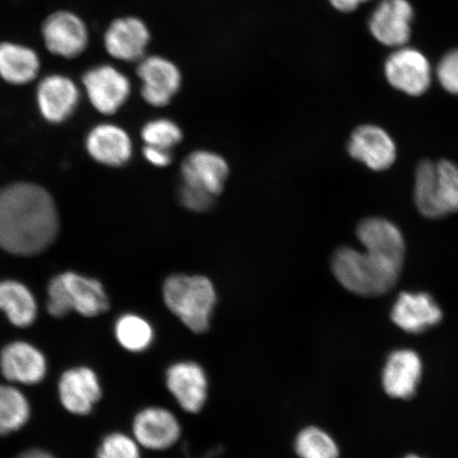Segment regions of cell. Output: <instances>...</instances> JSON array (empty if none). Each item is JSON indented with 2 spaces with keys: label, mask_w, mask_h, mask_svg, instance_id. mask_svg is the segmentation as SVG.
Returning <instances> with one entry per match:
<instances>
[{
  "label": "cell",
  "mask_w": 458,
  "mask_h": 458,
  "mask_svg": "<svg viewBox=\"0 0 458 458\" xmlns=\"http://www.w3.org/2000/svg\"><path fill=\"white\" fill-rule=\"evenodd\" d=\"M54 198L32 182H14L0 191V249L15 256L47 250L59 233Z\"/></svg>",
  "instance_id": "6da1fadb"
},
{
  "label": "cell",
  "mask_w": 458,
  "mask_h": 458,
  "mask_svg": "<svg viewBox=\"0 0 458 458\" xmlns=\"http://www.w3.org/2000/svg\"><path fill=\"white\" fill-rule=\"evenodd\" d=\"M404 261L366 249L359 250L343 246L331 258V271L343 286L352 293L364 297L386 295L399 282Z\"/></svg>",
  "instance_id": "7a4b0ae2"
},
{
  "label": "cell",
  "mask_w": 458,
  "mask_h": 458,
  "mask_svg": "<svg viewBox=\"0 0 458 458\" xmlns=\"http://www.w3.org/2000/svg\"><path fill=\"white\" fill-rule=\"evenodd\" d=\"M165 305L194 334L209 329L216 303L213 283L208 277L172 275L163 285Z\"/></svg>",
  "instance_id": "3957f363"
},
{
  "label": "cell",
  "mask_w": 458,
  "mask_h": 458,
  "mask_svg": "<svg viewBox=\"0 0 458 458\" xmlns=\"http://www.w3.org/2000/svg\"><path fill=\"white\" fill-rule=\"evenodd\" d=\"M414 200L427 219L458 213V165L449 159H423L415 170Z\"/></svg>",
  "instance_id": "277c9868"
},
{
  "label": "cell",
  "mask_w": 458,
  "mask_h": 458,
  "mask_svg": "<svg viewBox=\"0 0 458 458\" xmlns=\"http://www.w3.org/2000/svg\"><path fill=\"white\" fill-rule=\"evenodd\" d=\"M47 311L61 318L74 311L84 318H96L110 309L105 286L95 278L74 272L57 275L47 288Z\"/></svg>",
  "instance_id": "5b68a950"
},
{
  "label": "cell",
  "mask_w": 458,
  "mask_h": 458,
  "mask_svg": "<svg viewBox=\"0 0 458 458\" xmlns=\"http://www.w3.org/2000/svg\"><path fill=\"white\" fill-rule=\"evenodd\" d=\"M39 34L45 50L65 61L79 59L88 53L90 45L88 21L71 9H57L46 15Z\"/></svg>",
  "instance_id": "8992f818"
},
{
  "label": "cell",
  "mask_w": 458,
  "mask_h": 458,
  "mask_svg": "<svg viewBox=\"0 0 458 458\" xmlns=\"http://www.w3.org/2000/svg\"><path fill=\"white\" fill-rule=\"evenodd\" d=\"M86 100L102 116H114L131 95L130 78L111 63L90 66L80 79Z\"/></svg>",
  "instance_id": "52a82bcc"
},
{
  "label": "cell",
  "mask_w": 458,
  "mask_h": 458,
  "mask_svg": "<svg viewBox=\"0 0 458 458\" xmlns=\"http://www.w3.org/2000/svg\"><path fill=\"white\" fill-rule=\"evenodd\" d=\"M82 97L80 82L64 72L42 74L34 89L39 116L54 125L67 123L78 111Z\"/></svg>",
  "instance_id": "ba28073f"
},
{
  "label": "cell",
  "mask_w": 458,
  "mask_h": 458,
  "mask_svg": "<svg viewBox=\"0 0 458 458\" xmlns=\"http://www.w3.org/2000/svg\"><path fill=\"white\" fill-rule=\"evenodd\" d=\"M385 76L393 89L404 95H425L432 85L434 71L428 56L408 45L394 49L385 62Z\"/></svg>",
  "instance_id": "9c48e42d"
},
{
  "label": "cell",
  "mask_w": 458,
  "mask_h": 458,
  "mask_svg": "<svg viewBox=\"0 0 458 458\" xmlns=\"http://www.w3.org/2000/svg\"><path fill=\"white\" fill-rule=\"evenodd\" d=\"M151 31L139 16L116 17L106 28L102 44L111 59L137 64L147 55Z\"/></svg>",
  "instance_id": "30bf717a"
},
{
  "label": "cell",
  "mask_w": 458,
  "mask_h": 458,
  "mask_svg": "<svg viewBox=\"0 0 458 458\" xmlns=\"http://www.w3.org/2000/svg\"><path fill=\"white\" fill-rule=\"evenodd\" d=\"M136 65L142 100L153 107L170 105L181 89L180 68L162 55H146Z\"/></svg>",
  "instance_id": "8fae6325"
},
{
  "label": "cell",
  "mask_w": 458,
  "mask_h": 458,
  "mask_svg": "<svg viewBox=\"0 0 458 458\" xmlns=\"http://www.w3.org/2000/svg\"><path fill=\"white\" fill-rule=\"evenodd\" d=\"M414 17L410 0H381L369 16V32L386 47H403L410 42Z\"/></svg>",
  "instance_id": "7c38bea8"
},
{
  "label": "cell",
  "mask_w": 458,
  "mask_h": 458,
  "mask_svg": "<svg viewBox=\"0 0 458 458\" xmlns=\"http://www.w3.org/2000/svg\"><path fill=\"white\" fill-rule=\"evenodd\" d=\"M165 383L171 396L186 413L198 414L208 403V374L193 360H180L170 365L165 371Z\"/></svg>",
  "instance_id": "4fadbf2b"
},
{
  "label": "cell",
  "mask_w": 458,
  "mask_h": 458,
  "mask_svg": "<svg viewBox=\"0 0 458 458\" xmlns=\"http://www.w3.org/2000/svg\"><path fill=\"white\" fill-rule=\"evenodd\" d=\"M182 426L174 411L164 406H148L137 413L131 437L143 449L165 451L179 442Z\"/></svg>",
  "instance_id": "5bb4252c"
},
{
  "label": "cell",
  "mask_w": 458,
  "mask_h": 458,
  "mask_svg": "<svg viewBox=\"0 0 458 458\" xmlns=\"http://www.w3.org/2000/svg\"><path fill=\"white\" fill-rule=\"evenodd\" d=\"M349 156L372 171H386L397 159V146L379 125L362 124L353 130L347 143Z\"/></svg>",
  "instance_id": "9a60e30c"
},
{
  "label": "cell",
  "mask_w": 458,
  "mask_h": 458,
  "mask_svg": "<svg viewBox=\"0 0 458 458\" xmlns=\"http://www.w3.org/2000/svg\"><path fill=\"white\" fill-rule=\"evenodd\" d=\"M444 313L427 292H403L391 311L393 323L408 334L420 335L442 322Z\"/></svg>",
  "instance_id": "2e32d148"
},
{
  "label": "cell",
  "mask_w": 458,
  "mask_h": 458,
  "mask_svg": "<svg viewBox=\"0 0 458 458\" xmlns=\"http://www.w3.org/2000/svg\"><path fill=\"white\" fill-rule=\"evenodd\" d=\"M41 55L32 46L3 39L0 41V80L13 88H25L42 77Z\"/></svg>",
  "instance_id": "e0dca14e"
},
{
  "label": "cell",
  "mask_w": 458,
  "mask_h": 458,
  "mask_svg": "<svg viewBox=\"0 0 458 458\" xmlns=\"http://www.w3.org/2000/svg\"><path fill=\"white\" fill-rule=\"evenodd\" d=\"M85 148L95 162L123 167L133 156V141L127 130L112 123L94 125L85 137Z\"/></svg>",
  "instance_id": "ac0fdd59"
},
{
  "label": "cell",
  "mask_w": 458,
  "mask_h": 458,
  "mask_svg": "<svg viewBox=\"0 0 458 458\" xmlns=\"http://www.w3.org/2000/svg\"><path fill=\"white\" fill-rule=\"evenodd\" d=\"M0 370L5 380L34 386L44 380L47 362L43 352L30 343L15 341L0 352Z\"/></svg>",
  "instance_id": "d6986e66"
},
{
  "label": "cell",
  "mask_w": 458,
  "mask_h": 458,
  "mask_svg": "<svg viewBox=\"0 0 458 458\" xmlns=\"http://www.w3.org/2000/svg\"><path fill=\"white\" fill-rule=\"evenodd\" d=\"M101 394L98 377L89 368L68 369L59 381L61 403L73 415H89L101 399Z\"/></svg>",
  "instance_id": "ffe728a7"
},
{
  "label": "cell",
  "mask_w": 458,
  "mask_h": 458,
  "mask_svg": "<svg viewBox=\"0 0 458 458\" xmlns=\"http://www.w3.org/2000/svg\"><path fill=\"white\" fill-rule=\"evenodd\" d=\"M184 184L219 196L229 174L226 160L210 151H194L182 164Z\"/></svg>",
  "instance_id": "44dd1931"
},
{
  "label": "cell",
  "mask_w": 458,
  "mask_h": 458,
  "mask_svg": "<svg viewBox=\"0 0 458 458\" xmlns=\"http://www.w3.org/2000/svg\"><path fill=\"white\" fill-rule=\"evenodd\" d=\"M422 374L420 356L410 349L394 352L383 370L382 383L389 397L409 400L415 396Z\"/></svg>",
  "instance_id": "7402d4cb"
},
{
  "label": "cell",
  "mask_w": 458,
  "mask_h": 458,
  "mask_svg": "<svg viewBox=\"0 0 458 458\" xmlns=\"http://www.w3.org/2000/svg\"><path fill=\"white\" fill-rule=\"evenodd\" d=\"M356 233L363 248L379 250L399 260H405L403 233L391 220L382 216L365 217L359 223Z\"/></svg>",
  "instance_id": "603a6c76"
},
{
  "label": "cell",
  "mask_w": 458,
  "mask_h": 458,
  "mask_svg": "<svg viewBox=\"0 0 458 458\" xmlns=\"http://www.w3.org/2000/svg\"><path fill=\"white\" fill-rule=\"evenodd\" d=\"M0 311L19 328H27L38 318V302L28 286L17 280L0 282Z\"/></svg>",
  "instance_id": "cb8c5ba5"
},
{
  "label": "cell",
  "mask_w": 458,
  "mask_h": 458,
  "mask_svg": "<svg viewBox=\"0 0 458 458\" xmlns=\"http://www.w3.org/2000/svg\"><path fill=\"white\" fill-rule=\"evenodd\" d=\"M114 336L125 351L140 353L151 347L156 334L146 318L140 315L127 313L122 315L114 324Z\"/></svg>",
  "instance_id": "d4e9b609"
},
{
  "label": "cell",
  "mask_w": 458,
  "mask_h": 458,
  "mask_svg": "<svg viewBox=\"0 0 458 458\" xmlns=\"http://www.w3.org/2000/svg\"><path fill=\"white\" fill-rule=\"evenodd\" d=\"M30 418V404L20 389L0 385V437L19 431Z\"/></svg>",
  "instance_id": "484cf974"
},
{
  "label": "cell",
  "mask_w": 458,
  "mask_h": 458,
  "mask_svg": "<svg viewBox=\"0 0 458 458\" xmlns=\"http://www.w3.org/2000/svg\"><path fill=\"white\" fill-rule=\"evenodd\" d=\"M294 449L300 458H340V449L331 435L318 427L303 428L295 438Z\"/></svg>",
  "instance_id": "4316f807"
},
{
  "label": "cell",
  "mask_w": 458,
  "mask_h": 458,
  "mask_svg": "<svg viewBox=\"0 0 458 458\" xmlns=\"http://www.w3.org/2000/svg\"><path fill=\"white\" fill-rule=\"evenodd\" d=\"M140 136L146 146L171 150L182 141V131L171 119L157 118L143 125Z\"/></svg>",
  "instance_id": "83f0119b"
},
{
  "label": "cell",
  "mask_w": 458,
  "mask_h": 458,
  "mask_svg": "<svg viewBox=\"0 0 458 458\" xmlns=\"http://www.w3.org/2000/svg\"><path fill=\"white\" fill-rule=\"evenodd\" d=\"M140 449L133 437L114 432L102 440L97 458H140Z\"/></svg>",
  "instance_id": "f1b7e54d"
},
{
  "label": "cell",
  "mask_w": 458,
  "mask_h": 458,
  "mask_svg": "<svg viewBox=\"0 0 458 458\" xmlns=\"http://www.w3.org/2000/svg\"><path fill=\"white\" fill-rule=\"evenodd\" d=\"M434 73L446 93L458 96V48L443 55Z\"/></svg>",
  "instance_id": "f546056e"
},
{
  "label": "cell",
  "mask_w": 458,
  "mask_h": 458,
  "mask_svg": "<svg viewBox=\"0 0 458 458\" xmlns=\"http://www.w3.org/2000/svg\"><path fill=\"white\" fill-rule=\"evenodd\" d=\"M214 196L202 189L182 185L180 191V200L185 208L196 213L208 210L214 204Z\"/></svg>",
  "instance_id": "4dcf8cb0"
},
{
  "label": "cell",
  "mask_w": 458,
  "mask_h": 458,
  "mask_svg": "<svg viewBox=\"0 0 458 458\" xmlns=\"http://www.w3.org/2000/svg\"><path fill=\"white\" fill-rule=\"evenodd\" d=\"M142 153L148 162L156 167H167L172 162L171 152L167 148L146 146Z\"/></svg>",
  "instance_id": "1f68e13d"
},
{
  "label": "cell",
  "mask_w": 458,
  "mask_h": 458,
  "mask_svg": "<svg viewBox=\"0 0 458 458\" xmlns=\"http://www.w3.org/2000/svg\"><path fill=\"white\" fill-rule=\"evenodd\" d=\"M332 7L342 13H352L370 0H329Z\"/></svg>",
  "instance_id": "d6a6232c"
},
{
  "label": "cell",
  "mask_w": 458,
  "mask_h": 458,
  "mask_svg": "<svg viewBox=\"0 0 458 458\" xmlns=\"http://www.w3.org/2000/svg\"><path fill=\"white\" fill-rule=\"evenodd\" d=\"M16 458H55L53 455L49 454L48 452H45L43 450L32 449L22 452Z\"/></svg>",
  "instance_id": "836d02e7"
},
{
  "label": "cell",
  "mask_w": 458,
  "mask_h": 458,
  "mask_svg": "<svg viewBox=\"0 0 458 458\" xmlns=\"http://www.w3.org/2000/svg\"><path fill=\"white\" fill-rule=\"evenodd\" d=\"M404 458H421V457L416 456V455H409V456H406Z\"/></svg>",
  "instance_id": "e575fe53"
}]
</instances>
